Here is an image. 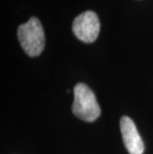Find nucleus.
Masks as SVG:
<instances>
[{
    "instance_id": "obj_1",
    "label": "nucleus",
    "mask_w": 153,
    "mask_h": 154,
    "mask_svg": "<svg viewBox=\"0 0 153 154\" xmlns=\"http://www.w3.org/2000/svg\"><path fill=\"white\" fill-rule=\"evenodd\" d=\"M73 113L80 119L93 122L100 116V107L93 91L83 83L74 88Z\"/></svg>"
},
{
    "instance_id": "obj_2",
    "label": "nucleus",
    "mask_w": 153,
    "mask_h": 154,
    "mask_svg": "<svg viewBox=\"0 0 153 154\" xmlns=\"http://www.w3.org/2000/svg\"><path fill=\"white\" fill-rule=\"evenodd\" d=\"M18 40L26 54L37 57L45 48V33L40 20L31 17L28 22L20 25L17 31Z\"/></svg>"
},
{
    "instance_id": "obj_3",
    "label": "nucleus",
    "mask_w": 153,
    "mask_h": 154,
    "mask_svg": "<svg viewBox=\"0 0 153 154\" xmlns=\"http://www.w3.org/2000/svg\"><path fill=\"white\" fill-rule=\"evenodd\" d=\"M100 31L99 16L93 11H86L77 16L73 22L75 36L84 43H93L96 40Z\"/></svg>"
},
{
    "instance_id": "obj_4",
    "label": "nucleus",
    "mask_w": 153,
    "mask_h": 154,
    "mask_svg": "<svg viewBox=\"0 0 153 154\" xmlns=\"http://www.w3.org/2000/svg\"><path fill=\"white\" fill-rule=\"evenodd\" d=\"M120 131L122 139L129 154H143L144 143H143L138 130L133 120L128 116H122L120 119Z\"/></svg>"
}]
</instances>
